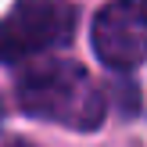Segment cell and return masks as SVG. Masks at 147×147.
Here are the masks:
<instances>
[{
    "mask_svg": "<svg viewBox=\"0 0 147 147\" xmlns=\"http://www.w3.org/2000/svg\"><path fill=\"white\" fill-rule=\"evenodd\" d=\"M14 93H18V108L29 119L54 122L76 133H93L108 115V100L100 86L76 61H50L25 72Z\"/></svg>",
    "mask_w": 147,
    "mask_h": 147,
    "instance_id": "6da1fadb",
    "label": "cell"
},
{
    "mask_svg": "<svg viewBox=\"0 0 147 147\" xmlns=\"http://www.w3.org/2000/svg\"><path fill=\"white\" fill-rule=\"evenodd\" d=\"M76 36V7L68 0H18L0 22V61L18 65L65 47Z\"/></svg>",
    "mask_w": 147,
    "mask_h": 147,
    "instance_id": "7a4b0ae2",
    "label": "cell"
},
{
    "mask_svg": "<svg viewBox=\"0 0 147 147\" xmlns=\"http://www.w3.org/2000/svg\"><path fill=\"white\" fill-rule=\"evenodd\" d=\"M93 54L115 72L147 61V0H111L93 14Z\"/></svg>",
    "mask_w": 147,
    "mask_h": 147,
    "instance_id": "3957f363",
    "label": "cell"
},
{
    "mask_svg": "<svg viewBox=\"0 0 147 147\" xmlns=\"http://www.w3.org/2000/svg\"><path fill=\"white\" fill-rule=\"evenodd\" d=\"M7 147H36V144H25V140H14V144H7Z\"/></svg>",
    "mask_w": 147,
    "mask_h": 147,
    "instance_id": "277c9868",
    "label": "cell"
}]
</instances>
